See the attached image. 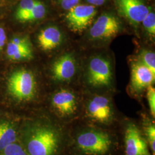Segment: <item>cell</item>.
I'll return each mask as SVG.
<instances>
[{
	"instance_id": "obj_6",
	"label": "cell",
	"mask_w": 155,
	"mask_h": 155,
	"mask_svg": "<svg viewBox=\"0 0 155 155\" xmlns=\"http://www.w3.org/2000/svg\"><path fill=\"white\" fill-rule=\"evenodd\" d=\"M113 76L110 61L101 56L89 61L86 77L87 86L93 91L106 93L113 87Z\"/></svg>"
},
{
	"instance_id": "obj_25",
	"label": "cell",
	"mask_w": 155,
	"mask_h": 155,
	"mask_svg": "<svg viewBox=\"0 0 155 155\" xmlns=\"http://www.w3.org/2000/svg\"><path fill=\"white\" fill-rule=\"evenodd\" d=\"M3 1L5 2L6 4H10V3L16 2L17 1H18V0H3Z\"/></svg>"
},
{
	"instance_id": "obj_12",
	"label": "cell",
	"mask_w": 155,
	"mask_h": 155,
	"mask_svg": "<svg viewBox=\"0 0 155 155\" xmlns=\"http://www.w3.org/2000/svg\"><path fill=\"white\" fill-rule=\"evenodd\" d=\"M117 11L134 24L141 23L150 11L141 0H115Z\"/></svg>"
},
{
	"instance_id": "obj_4",
	"label": "cell",
	"mask_w": 155,
	"mask_h": 155,
	"mask_svg": "<svg viewBox=\"0 0 155 155\" xmlns=\"http://www.w3.org/2000/svg\"><path fill=\"white\" fill-rule=\"evenodd\" d=\"M54 118L61 124L71 126L79 121L82 110V101L73 89L61 87L55 90L50 98Z\"/></svg>"
},
{
	"instance_id": "obj_1",
	"label": "cell",
	"mask_w": 155,
	"mask_h": 155,
	"mask_svg": "<svg viewBox=\"0 0 155 155\" xmlns=\"http://www.w3.org/2000/svg\"><path fill=\"white\" fill-rule=\"evenodd\" d=\"M70 129L54 118L29 120L22 129L21 145L28 155H67Z\"/></svg>"
},
{
	"instance_id": "obj_17",
	"label": "cell",
	"mask_w": 155,
	"mask_h": 155,
	"mask_svg": "<svg viewBox=\"0 0 155 155\" xmlns=\"http://www.w3.org/2000/svg\"><path fill=\"white\" fill-rule=\"evenodd\" d=\"M139 61L155 75V54L153 52L142 50L140 52Z\"/></svg>"
},
{
	"instance_id": "obj_5",
	"label": "cell",
	"mask_w": 155,
	"mask_h": 155,
	"mask_svg": "<svg viewBox=\"0 0 155 155\" xmlns=\"http://www.w3.org/2000/svg\"><path fill=\"white\" fill-rule=\"evenodd\" d=\"M118 132L123 155H152L139 122L123 118Z\"/></svg>"
},
{
	"instance_id": "obj_19",
	"label": "cell",
	"mask_w": 155,
	"mask_h": 155,
	"mask_svg": "<svg viewBox=\"0 0 155 155\" xmlns=\"http://www.w3.org/2000/svg\"><path fill=\"white\" fill-rule=\"evenodd\" d=\"M1 155H28L20 143L17 141L8 145L1 152Z\"/></svg>"
},
{
	"instance_id": "obj_15",
	"label": "cell",
	"mask_w": 155,
	"mask_h": 155,
	"mask_svg": "<svg viewBox=\"0 0 155 155\" xmlns=\"http://www.w3.org/2000/svg\"><path fill=\"white\" fill-rule=\"evenodd\" d=\"M16 125L8 121H0V152L17 142L18 133Z\"/></svg>"
},
{
	"instance_id": "obj_24",
	"label": "cell",
	"mask_w": 155,
	"mask_h": 155,
	"mask_svg": "<svg viewBox=\"0 0 155 155\" xmlns=\"http://www.w3.org/2000/svg\"><path fill=\"white\" fill-rule=\"evenodd\" d=\"M7 5L8 4H6L3 0H0V12L2 11Z\"/></svg>"
},
{
	"instance_id": "obj_8",
	"label": "cell",
	"mask_w": 155,
	"mask_h": 155,
	"mask_svg": "<svg viewBox=\"0 0 155 155\" xmlns=\"http://www.w3.org/2000/svg\"><path fill=\"white\" fill-rule=\"evenodd\" d=\"M121 29L119 19L113 14L105 13L93 23L89 30V36L92 40H107L116 36Z\"/></svg>"
},
{
	"instance_id": "obj_11",
	"label": "cell",
	"mask_w": 155,
	"mask_h": 155,
	"mask_svg": "<svg viewBox=\"0 0 155 155\" xmlns=\"http://www.w3.org/2000/svg\"><path fill=\"white\" fill-rule=\"evenodd\" d=\"M155 79V75L140 61L132 64L129 87L134 95H141L153 84Z\"/></svg>"
},
{
	"instance_id": "obj_9",
	"label": "cell",
	"mask_w": 155,
	"mask_h": 155,
	"mask_svg": "<svg viewBox=\"0 0 155 155\" xmlns=\"http://www.w3.org/2000/svg\"><path fill=\"white\" fill-rule=\"evenodd\" d=\"M96 14L95 6L78 4L68 11L66 21L72 31L81 32L89 27Z\"/></svg>"
},
{
	"instance_id": "obj_18",
	"label": "cell",
	"mask_w": 155,
	"mask_h": 155,
	"mask_svg": "<svg viewBox=\"0 0 155 155\" xmlns=\"http://www.w3.org/2000/svg\"><path fill=\"white\" fill-rule=\"evenodd\" d=\"M141 23L147 33L152 36H154L155 35V12L150 8L149 12L145 17Z\"/></svg>"
},
{
	"instance_id": "obj_21",
	"label": "cell",
	"mask_w": 155,
	"mask_h": 155,
	"mask_svg": "<svg viewBox=\"0 0 155 155\" xmlns=\"http://www.w3.org/2000/svg\"><path fill=\"white\" fill-rule=\"evenodd\" d=\"M58 4L61 8L67 11H69L74 6L79 4L81 0H57Z\"/></svg>"
},
{
	"instance_id": "obj_7",
	"label": "cell",
	"mask_w": 155,
	"mask_h": 155,
	"mask_svg": "<svg viewBox=\"0 0 155 155\" xmlns=\"http://www.w3.org/2000/svg\"><path fill=\"white\" fill-rule=\"evenodd\" d=\"M7 86L12 96L20 102H31L37 95L35 77L33 72L26 69H20L13 72L8 80Z\"/></svg>"
},
{
	"instance_id": "obj_16",
	"label": "cell",
	"mask_w": 155,
	"mask_h": 155,
	"mask_svg": "<svg viewBox=\"0 0 155 155\" xmlns=\"http://www.w3.org/2000/svg\"><path fill=\"white\" fill-rule=\"evenodd\" d=\"M144 137L146 139L152 155H155V119L152 117H142V121L139 123Z\"/></svg>"
},
{
	"instance_id": "obj_13",
	"label": "cell",
	"mask_w": 155,
	"mask_h": 155,
	"mask_svg": "<svg viewBox=\"0 0 155 155\" xmlns=\"http://www.w3.org/2000/svg\"><path fill=\"white\" fill-rule=\"evenodd\" d=\"M6 55L10 60L20 61L33 58V50L29 40L25 37H16L8 44Z\"/></svg>"
},
{
	"instance_id": "obj_10",
	"label": "cell",
	"mask_w": 155,
	"mask_h": 155,
	"mask_svg": "<svg viewBox=\"0 0 155 155\" xmlns=\"http://www.w3.org/2000/svg\"><path fill=\"white\" fill-rule=\"evenodd\" d=\"M77 71V61L71 54H65L54 62L52 68V77L59 83L68 84L72 81Z\"/></svg>"
},
{
	"instance_id": "obj_14",
	"label": "cell",
	"mask_w": 155,
	"mask_h": 155,
	"mask_svg": "<svg viewBox=\"0 0 155 155\" xmlns=\"http://www.w3.org/2000/svg\"><path fill=\"white\" fill-rule=\"evenodd\" d=\"M63 39L60 29L55 26H50L42 29L38 36V42L41 50L51 51L61 45Z\"/></svg>"
},
{
	"instance_id": "obj_20",
	"label": "cell",
	"mask_w": 155,
	"mask_h": 155,
	"mask_svg": "<svg viewBox=\"0 0 155 155\" xmlns=\"http://www.w3.org/2000/svg\"><path fill=\"white\" fill-rule=\"evenodd\" d=\"M147 98L150 107V116L155 118V89L152 85L149 86L147 90Z\"/></svg>"
},
{
	"instance_id": "obj_3",
	"label": "cell",
	"mask_w": 155,
	"mask_h": 155,
	"mask_svg": "<svg viewBox=\"0 0 155 155\" xmlns=\"http://www.w3.org/2000/svg\"><path fill=\"white\" fill-rule=\"evenodd\" d=\"M109 95L93 91L82 101L80 121L109 129L118 130L122 121Z\"/></svg>"
},
{
	"instance_id": "obj_22",
	"label": "cell",
	"mask_w": 155,
	"mask_h": 155,
	"mask_svg": "<svg viewBox=\"0 0 155 155\" xmlns=\"http://www.w3.org/2000/svg\"><path fill=\"white\" fill-rule=\"evenodd\" d=\"M6 40V35L5 29L0 27V52L3 49Z\"/></svg>"
},
{
	"instance_id": "obj_23",
	"label": "cell",
	"mask_w": 155,
	"mask_h": 155,
	"mask_svg": "<svg viewBox=\"0 0 155 155\" xmlns=\"http://www.w3.org/2000/svg\"><path fill=\"white\" fill-rule=\"evenodd\" d=\"M107 0H87V2L90 5L98 6L104 5Z\"/></svg>"
},
{
	"instance_id": "obj_2",
	"label": "cell",
	"mask_w": 155,
	"mask_h": 155,
	"mask_svg": "<svg viewBox=\"0 0 155 155\" xmlns=\"http://www.w3.org/2000/svg\"><path fill=\"white\" fill-rule=\"evenodd\" d=\"M119 150L118 130L80 121L70 126L67 155H116Z\"/></svg>"
}]
</instances>
